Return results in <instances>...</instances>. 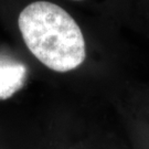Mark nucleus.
Masks as SVG:
<instances>
[{
	"mask_svg": "<svg viewBox=\"0 0 149 149\" xmlns=\"http://www.w3.org/2000/svg\"><path fill=\"white\" fill-rule=\"evenodd\" d=\"M18 26L27 48L48 69L65 73L85 61V40L69 12L49 1H36L20 12Z\"/></svg>",
	"mask_w": 149,
	"mask_h": 149,
	"instance_id": "1",
	"label": "nucleus"
},
{
	"mask_svg": "<svg viewBox=\"0 0 149 149\" xmlns=\"http://www.w3.org/2000/svg\"><path fill=\"white\" fill-rule=\"evenodd\" d=\"M27 66L15 60L0 56V101L8 100L23 87Z\"/></svg>",
	"mask_w": 149,
	"mask_h": 149,
	"instance_id": "2",
	"label": "nucleus"
},
{
	"mask_svg": "<svg viewBox=\"0 0 149 149\" xmlns=\"http://www.w3.org/2000/svg\"><path fill=\"white\" fill-rule=\"evenodd\" d=\"M73 1H82V0H73Z\"/></svg>",
	"mask_w": 149,
	"mask_h": 149,
	"instance_id": "3",
	"label": "nucleus"
}]
</instances>
